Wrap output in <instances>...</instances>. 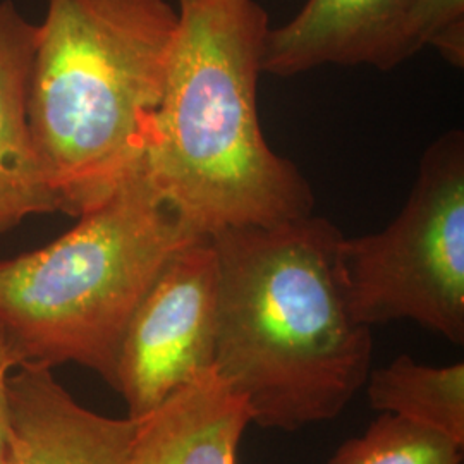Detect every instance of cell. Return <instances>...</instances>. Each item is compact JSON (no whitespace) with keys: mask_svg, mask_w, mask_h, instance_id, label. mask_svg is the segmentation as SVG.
<instances>
[{"mask_svg":"<svg viewBox=\"0 0 464 464\" xmlns=\"http://www.w3.org/2000/svg\"><path fill=\"white\" fill-rule=\"evenodd\" d=\"M217 256L210 237L176 251L138 304L117 358L116 392L140 420L216 368Z\"/></svg>","mask_w":464,"mask_h":464,"instance_id":"8992f818","label":"cell"},{"mask_svg":"<svg viewBox=\"0 0 464 464\" xmlns=\"http://www.w3.org/2000/svg\"><path fill=\"white\" fill-rule=\"evenodd\" d=\"M16 368L7 381L11 430L0 464H128L134 420L86 410L49 366Z\"/></svg>","mask_w":464,"mask_h":464,"instance_id":"52a82bcc","label":"cell"},{"mask_svg":"<svg viewBox=\"0 0 464 464\" xmlns=\"http://www.w3.org/2000/svg\"><path fill=\"white\" fill-rule=\"evenodd\" d=\"M176 30L166 0H49L28 121L59 212L97 208L143 164Z\"/></svg>","mask_w":464,"mask_h":464,"instance_id":"3957f363","label":"cell"},{"mask_svg":"<svg viewBox=\"0 0 464 464\" xmlns=\"http://www.w3.org/2000/svg\"><path fill=\"white\" fill-rule=\"evenodd\" d=\"M217 256L216 372L253 423L296 431L341 415L372 370V329L349 312L341 231L322 217L229 227Z\"/></svg>","mask_w":464,"mask_h":464,"instance_id":"6da1fadb","label":"cell"},{"mask_svg":"<svg viewBox=\"0 0 464 464\" xmlns=\"http://www.w3.org/2000/svg\"><path fill=\"white\" fill-rule=\"evenodd\" d=\"M178 30L143 172L198 237L312 216L314 193L262 133L270 30L256 0H178Z\"/></svg>","mask_w":464,"mask_h":464,"instance_id":"7a4b0ae2","label":"cell"},{"mask_svg":"<svg viewBox=\"0 0 464 464\" xmlns=\"http://www.w3.org/2000/svg\"><path fill=\"white\" fill-rule=\"evenodd\" d=\"M411 0H306L296 16L270 28L262 71L296 76L315 67L402 64L399 40Z\"/></svg>","mask_w":464,"mask_h":464,"instance_id":"ba28073f","label":"cell"},{"mask_svg":"<svg viewBox=\"0 0 464 464\" xmlns=\"http://www.w3.org/2000/svg\"><path fill=\"white\" fill-rule=\"evenodd\" d=\"M38 24L0 2V234L26 217L59 212V203L34 147L28 86Z\"/></svg>","mask_w":464,"mask_h":464,"instance_id":"30bf717a","label":"cell"},{"mask_svg":"<svg viewBox=\"0 0 464 464\" xmlns=\"http://www.w3.org/2000/svg\"><path fill=\"white\" fill-rule=\"evenodd\" d=\"M349 312L375 327L411 320L464 343V134L425 150L404 208L383 231L339 243Z\"/></svg>","mask_w":464,"mask_h":464,"instance_id":"5b68a950","label":"cell"},{"mask_svg":"<svg viewBox=\"0 0 464 464\" xmlns=\"http://www.w3.org/2000/svg\"><path fill=\"white\" fill-rule=\"evenodd\" d=\"M197 239L140 167L64 236L0 260V329L17 363H78L116 389L138 304L170 256Z\"/></svg>","mask_w":464,"mask_h":464,"instance_id":"277c9868","label":"cell"},{"mask_svg":"<svg viewBox=\"0 0 464 464\" xmlns=\"http://www.w3.org/2000/svg\"><path fill=\"white\" fill-rule=\"evenodd\" d=\"M425 47L450 66H464V0H411L399 40L401 63Z\"/></svg>","mask_w":464,"mask_h":464,"instance_id":"4fadbf2b","label":"cell"},{"mask_svg":"<svg viewBox=\"0 0 464 464\" xmlns=\"http://www.w3.org/2000/svg\"><path fill=\"white\" fill-rule=\"evenodd\" d=\"M134 421L128 464H237L253 416L246 399L212 368Z\"/></svg>","mask_w":464,"mask_h":464,"instance_id":"9c48e42d","label":"cell"},{"mask_svg":"<svg viewBox=\"0 0 464 464\" xmlns=\"http://www.w3.org/2000/svg\"><path fill=\"white\" fill-rule=\"evenodd\" d=\"M16 354L9 346L5 334L0 329V456L4 454L9 430H11V418H9V392H7V381L11 375V370L16 368Z\"/></svg>","mask_w":464,"mask_h":464,"instance_id":"5bb4252c","label":"cell"},{"mask_svg":"<svg viewBox=\"0 0 464 464\" xmlns=\"http://www.w3.org/2000/svg\"><path fill=\"white\" fill-rule=\"evenodd\" d=\"M463 450L435 431L381 415L335 449L327 464H464Z\"/></svg>","mask_w":464,"mask_h":464,"instance_id":"7c38bea8","label":"cell"},{"mask_svg":"<svg viewBox=\"0 0 464 464\" xmlns=\"http://www.w3.org/2000/svg\"><path fill=\"white\" fill-rule=\"evenodd\" d=\"M370 406L381 415L435 431L464 449V363L431 366L399 354L372 368L365 382Z\"/></svg>","mask_w":464,"mask_h":464,"instance_id":"8fae6325","label":"cell"}]
</instances>
